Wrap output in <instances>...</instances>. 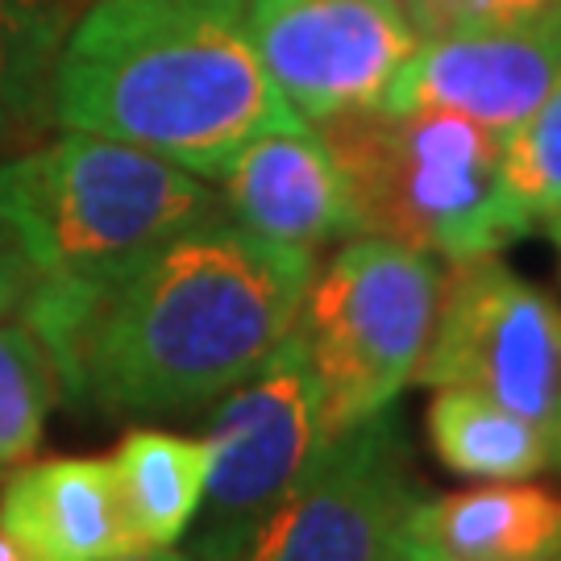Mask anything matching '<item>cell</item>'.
<instances>
[{"instance_id":"8","label":"cell","mask_w":561,"mask_h":561,"mask_svg":"<svg viewBox=\"0 0 561 561\" xmlns=\"http://www.w3.org/2000/svg\"><path fill=\"white\" fill-rule=\"evenodd\" d=\"M421 500L391 403L321 445L238 561H403Z\"/></svg>"},{"instance_id":"14","label":"cell","mask_w":561,"mask_h":561,"mask_svg":"<svg viewBox=\"0 0 561 561\" xmlns=\"http://www.w3.org/2000/svg\"><path fill=\"white\" fill-rule=\"evenodd\" d=\"M138 549H171L187 537L204 500L213 449L204 437L134 428L108 454Z\"/></svg>"},{"instance_id":"1","label":"cell","mask_w":561,"mask_h":561,"mask_svg":"<svg viewBox=\"0 0 561 561\" xmlns=\"http://www.w3.org/2000/svg\"><path fill=\"white\" fill-rule=\"evenodd\" d=\"M312 271L317 254L259 238L221 208L104 287L34 283L21 321L71 403L104 416H183L279 350Z\"/></svg>"},{"instance_id":"20","label":"cell","mask_w":561,"mask_h":561,"mask_svg":"<svg viewBox=\"0 0 561 561\" xmlns=\"http://www.w3.org/2000/svg\"><path fill=\"white\" fill-rule=\"evenodd\" d=\"M34 279L38 275H34V266L25 259V250L0 221V321H9L13 312L25 308L30 291H34Z\"/></svg>"},{"instance_id":"6","label":"cell","mask_w":561,"mask_h":561,"mask_svg":"<svg viewBox=\"0 0 561 561\" xmlns=\"http://www.w3.org/2000/svg\"><path fill=\"white\" fill-rule=\"evenodd\" d=\"M204 442L213 466L187 528L192 558L238 561L329 442L321 382L296 329L250 379L217 400Z\"/></svg>"},{"instance_id":"4","label":"cell","mask_w":561,"mask_h":561,"mask_svg":"<svg viewBox=\"0 0 561 561\" xmlns=\"http://www.w3.org/2000/svg\"><path fill=\"white\" fill-rule=\"evenodd\" d=\"M317 129L350 183L362 238L466 262L528 233L507 201V138L479 121L449 108H354Z\"/></svg>"},{"instance_id":"18","label":"cell","mask_w":561,"mask_h":561,"mask_svg":"<svg viewBox=\"0 0 561 561\" xmlns=\"http://www.w3.org/2000/svg\"><path fill=\"white\" fill-rule=\"evenodd\" d=\"M503 167L512 213L528 233L561 213V83L520 129L507 134Z\"/></svg>"},{"instance_id":"3","label":"cell","mask_w":561,"mask_h":561,"mask_svg":"<svg viewBox=\"0 0 561 561\" xmlns=\"http://www.w3.org/2000/svg\"><path fill=\"white\" fill-rule=\"evenodd\" d=\"M225 204L208 180L141 146L67 129L0 162V221L34 283L92 291Z\"/></svg>"},{"instance_id":"2","label":"cell","mask_w":561,"mask_h":561,"mask_svg":"<svg viewBox=\"0 0 561 561\" xmlns=\"http://www.w3.org/2000/svg\"><path fill=\"white\" fill-rule=\"evenodd\" d=\"M50 121L221 180L245 141L304 117L262 67L245 0H92L62 34Z\"/></svg>"},{"instance_id":"7","label":"cell","mask_w":561,"mask_h":561,"mask_svg":"<svg viewBox=\"0 0 561 561\" xmlns=\"http://www.w3.org/2000/svg\"><path fill=\"white\" fill-rule=\"evenodd\" d=\"M424 387H474L537 428L561 470V304L495 254L445 262Z\"/></svg>"},{"instance_id":"23","label":"cell","mask_w":561,"mask_h":561,"mask_svg":"<svg viewBox=\"0 0 561 561\" xmlns=\"http://www.w3.org/2000/svg\"><path fill=\"white\" fill-rule=\"evenodd\" d=\"M545 229H549V241H553V250H558V259H561V213H553V217L545 221Z\"/></svg>"},{"instance_id":"17","label":"cell","mask_w":561,"mask_h":561,"mask_svg":"<svg viewBox=\"0 0 561 561\" xmlns=\"http://www.w3.org/2000/svg\"><path fill=\"white\" fill-rule=\"evenodd\" d=\"M59 375L25 321H0V479L34 458Z\"/></svg>"},{"instance_id":"19","label":"cell","mask_w":561,"mask_h":561,"mask_svg":"<svg viewBox=\"0 0 561 561\" xmlns=\"http://www.w3.org/2000/svg\"><path fill=\"white\" fill-rule=\"evenodd\" d=\"M403 13L421 38L466 30H520L561 21V0H408Z\"/></svg>"},{"instance_id":"5","label":"cell","mask_w":561,"mask_h":561,"mask_svg":"<svg viewBox=\"0 0 561 561\" xmlns=\"http://www.w3.org/2000/svg\"><path fill=\"white\" fill-rule=\"evenodd\" d=\"M445 262L387 238L341 241L312 271L296 333L321 382L324 433L375 416L416 382L437 329Z\"/></svg>"},{"instance_id":"11","label":"cell","mask_w":561,"mask_h":561,"mask_svg":"<svg viewBox=\"0 0 561 561\" xmlns=\"http://www.w3.org/2000/svg\"><path fill=\"white\" fill-rule=\"evenodd\" d=\"M217 183L225 213L266 241L321 254L324 245L362 238L341 162L308 121L250 138Z\"/></svg>"},{"instance_id":"15","label":"cell","mask_w":561,"mask_h":561,"mask_svg":"<svg viewBox=\"0 0 561 561\" xmlns=\"http://www.w3.org/2000/svg\"><path fill=\"white\" fill-rule=\"evenodd\" d=\"M428 403V442L445 470L479 482H512L545 474L553 458L549 445L537 437L533 424H524L503 403L486 400L474 387H433Z\"/></svg>"},{"instance_id":"21","label":"cell","mask_w":561,"mask_h":561,"mask_svg":"<svg viewBox=\"0 0 561 561\" xmlns=\"http://www.w3.org/2000/svg\"><path fill=\"white\" fill-rule=\"evenodd\" d=\"M113 561H201V558L180 553V549L171 545V549H138V553H125V558H113Z\"/></svg>"},{"instance_id":"22","label":"cell","mask_w":561,"mask_h":561,"mask_svg":"<svg viewBox=\"0 0 561 561\" xmlns=\"http://www.w3.org/2000/svg\"><path fill=\"white\" fill-rule=\"evenodd\" d=\"M0 561H30V558H25V553L18 549V545H13V537H9L4 528H0Z\"/></svg>"},{"instance_id":"13","label":"cell","mask_w":561,"mask_h":561,"mask_svg":"<svg viewBox=\"0 0 561 561\" xmlns=\"http://www.w3.org/2000/svg\"><path fill=\"white\" fill-rule=\"evenodd\" d=\"M416 553L437 561H541L561 553V491L533 479L424 495L408 520Z\"/></svg>"},{"instance_id":"24","label":"cell","mask_w":561,"mask_h":561,"mask_svg":"<svg viewBox=\"0 0 561 561\" xmlns=\"http://www.w3.org/2000/svg\"><path fill=\"white\" fill-rule=\"evenodd\" d=\"M403 561H437V558H424V553H416V549H412V541H408V558ZM541 561H561V553L558 558H541Z\"/></svg>"},{"instance_id":"16","label":"cell","mask_w":561,"mask_h":561,"mask_svg":"<svg viewBox=\"0 0 561 561\" xmlns=\"http://www.w3.org/2000/svg\"><path fill=\"white\" fill-rule=\"evenodd\" d=\"M62 34V0H0V134L50 121V76Z\"/></svg>"},{"instance_id":"9","label":"cell","mask_w":561,"mask_h":561,"mask_svg":"<svg viewBox=\"0 0 561 561\" xmlns=\"http://www.w3.org/2000/svg\"><path fill=\"white\" fill-rule=\"evenodd\" d=\"M266 76L308 125L382 108L421 34L396 0H245Z\"/></svg>"},{"instance_id":"10","label":"cell","mask_w":561,"mask_h":561,"mask_svg":"<svg viewBox=\"0 0 561 561\" xmlns=\"http://www.w3.org/2000/svg\"><path fill=\"white\" fill-rule=\"evenodd\" d=\"M561 83V21L421 38L382 108H449L512 134Z\"/></svg>"},{"instance_id":"12","label":"cell","mask_w":561,"mask_h":561,"mask_svg":"<svg viewBox=\"0 0 561 561\" xmlns=\"http://www.w3.org/2000/svg\"><path fill=\"white\" fill-rule=\"evenodd\" d=\"M0 528L30 561L138 553L108 458L21 461L0 486Z\"/></svg>"}]
</instances>
